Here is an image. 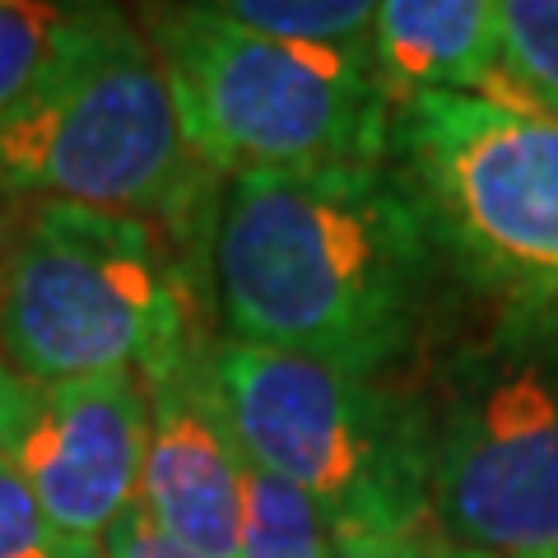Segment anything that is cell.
I'll return each mask as SVG.
<instances>
[{
    "label": "cell",
    "instance_id": "obj_18",
    "mask_svg": "<svg viewBox=\"0 0 558 558\" xmlns=\"http://www.w3.org/2000/svg\"><path fill=\"white\" fill-rule=\"evenodd\" d=\"M20 215H24V196L0 182V270H5V256H10L14 229H20Z\"/></svg>",
    "mask_w": 558,
    "mask_h": 558
},
{
    "label": "cell",
    "instance_id": "obj_7",
    "mask_svg": "<svg viewBox=\"0 0 558 558\" xmlns=\"http://www.w3.org/2000/svg\"><path fill=\"white\" fill-rule=\"evenodd\" d=\"M428 428V508L488 558L558 554V344L494 330L447 363Z\"/></svg>",
    "mask_w": 558,
    "mask_h": 558
},
{
    "label": "cell",
    "instance_id": "obj_16",
    "mask_svg": "<svg viewBox=\"0 0 558 558\" xmlns=\"http://www.w3.org/2000/svg\"><path fill=\"white\" fill-rule=\"evenodd\" d=\"M330 558H488V554L451 539L438 526V517H428V521H414V526H405V531L336 539V554Z\"/></svg>",
    "mask_w": 558,
    "mask_h": 558
},
{
    "label": "cell",
    "instance_id": "obj_10",
    "mask_svg": "<svg viewBox=\"0 0 558 558\" xmlns=\"http://www.w3.org/2000/svg\"><path fill=\"white\" fill-rule=\"evenodd\" d=\"M373 70L387 98L461 94L517 108L502 75L494 0H387L377 5Z\"/></svg>",
    "mask_w": 558,
    "mask_h": 558
},
{
    "label": "cell",
    "instance_id": "obj_8",
    "mask_svg": "<svg viewBox=\"0 0 558 558\" xmlns=\"http://www.w3.org/2000/svg\"><path fill=\"white\" fill-rule=\"evenodd\" d=\"M149 405L135 373L28 381L0 368V457L47 521L102 545L140 502Z\"/></svg>",
    "mask_w": 558,
    "mask_h": 558
},
{
    "label": "cell",
    "instance_id": "obj_15",
    "mask_svg": "<svg viewBox=\"0 0 558 558\" xmlns=\"http://www.w3.org/2000/svg\"><path fill=\"white\" fill-rule=\"evenodd\" d=\"M0 558H102V545L51 526L14 465L0 457Z\"/></svg>",
    "mask_w": 558,
    "mask_h": 558
},
{
    "label": "cell",
    "instance_id": "obj_5",
    "mask_svg": "<svg viewBox=\"0 0 558 558\" xmlns=\"http://www.w3.org/2000/svg\"><path fill=\"white\" fill-rule=\"evenodd\" d=\"M219 391L247 461L317 502L330 539L428 521L424 396L391 373L219 336Z\"/></svg>",
    "mask_w": 558,
    "mask_h": 558
},
{
    "label": "cell",
    "instance_id": "obj_2",
    "mask_svg": "<svg viewBox=\"0 0 558 558\" xmlns=\"http://www.w3.org/2000/svg\"><path fill=\"white\" fill-rule=\"evenodd\" d=\"M0 182L24 201L149 223L205 256L223 196L186 140L159 51L108 5H84L61 65L0 117Z\"/></svg>",
    "mask_w": 558,
    "mask_h": 558
},
{
    "label": "cell",
    "instance_id": "obj_12",
    "mask_svg": "<svg viewBox=\"0 0 558 558\" xmlns=\"http://www.w3.org/2000/svg\"><path fill=\"white\" fill-rule=\"evenodd\" d=\"M223 14L233 24L260 33V38L373 61V28H377L373 0H229Z\"/></svg>",
    "mask_w": 558,
    "mask_h": 558
},
{
    "label": "cell",
    "instance_id": "obj_3",
    "mask_svg": "<svg viewBox=\"0 0 558 558\" xmlns=\"http://www.w3.org/2000/svg\"><path fill=\"white\" fill-rule=\"evenodd\" d=\"M209 256L149 223L24 201L0 270V368L28 381L145 377L209 330Z\"/></svg>",
    "mask_w": 558,
    "mask_h": 558
},
{
    "label": "cell",
    "instance_id": "obj_4",
    "mask_svg": "<svg viewBox=\"0 0 558 558\" xmlns=\"http://www.w3.org/2000/svg\"><path fill=\"white\" fill-rule=\"evenodd\" d=\"M140 28L178 94L191 149L215 178H303L387 163L396 108L368 57L293 47L223 5H154Z\"/></svg>",
    "mask_w": 558,
    "mask_h": 558
},
{
    "label": "cell",
    "instance_id": "obj_1",
    "mask_svg": "<svg viewBox=\"0 0 558 558\" xmlns=\"http://www.w3.org/2000/svg\"><path fill=\"white\" fill-rule=\"evenodd\" d=\"M438 238L410 182L377 168L238 178L209 233L223 340L391 373L414 340Z\"/></svg>",
    "mask_w": 558,
    "mask_h": 558
},
{
    "label": "cell",
    "instance_id": "obj_6",
    "mask_svg": "<svg viewBox=\"0 0 558 558\" xmlns=\"http://www.w3.org/2000/svg\"><path fill=\"white\" fill-rule=\"evenodd\" d=\"M391 140L438 252L498 326L558 344V121L488 98H410Z\"/></svg>",
    "mask_w": 558,
    "mask_h": 558
},
{
    "label": "cell",
    "instance_id": "obj_19",
    "mask_svg": "<svg viewBox=\"0 0 558 558\" xmlns=\"http://www.w3.org/2000/svg\"><path fill=\"white\" fill-rule=\"evenodd\" d=\"M554 558H558V554H554Z\"/></svg>",
    "mask_w": 558,
    "mask_h": 558
},
{
    "label": "cell",
    "instance_id": "obj_17",
    "mask_svg": "<svg viewBox=\"0 0 558 558\" xmlns=\"http://www.w3.org/2000/svg\"><path fill=\"white\" fill-rule=\"evenodd\" d=\"M102 558H191V554L172 545V539L145 517V508L135 502V508L102 535Z\"/></svg>",
    "mask_w": 558,
    "mask_h": 558
},
{
    "label": "cell",
    "instance_id": "obj_13",
    "mask_svg": "<svg viewBox=\"0 0 558 558\" xmlns=\"http://www.w3.org/2000/svg\"><path fill=\"white\" fill-rule=\"evenodd\" d=\"M84 24V5H28L0 0V117L38 94V84L61 65Z\"/></svg>",
    "mask_w": 558,
    "mask_h": 558
},
{
    "label": "cell",
    "instance_id": "obj_9",
    "mask_svg": "<svg viewBox=\"0 0 558 558\" xmlns=\"http://www.w3.org/2000/svg\"><path fill=\"white\" fill-rule=\"evenodd\" d=\"M219 336L201 330L145 373V475L140 508L191 558H238L247 451L219 391Z\"/></svg>",
    "mask_w": 558,
    "mask_h": 558
},
{
    "label": "cell",
    "instance_id": "obj_11",
    "mask_svg": "<svg viewBox=\"0 0 558 558\" xmlns=\"http://www.w3.org/2000/svg\"><path fill=\"white\" fill-rule=\"evenodd\" d=\"M330 554H336V539H330V526L317 502L289 480H279L260 465H247L238 558H330Z\"/></svg>",
    "mask_w": 558,
    "mask_h": 558
},
{
    "label": "cell",
    "instance_id": "obj_14",
    "mask_svg": "<svg viewBox=\"0 0 558 558\" xmlns=\"http://www.w3.org/2000/svg\"><path fill=\"white\" fill-rule=\"evenodd\" d=\"M502 75L517 108L558 121V0H502Z\"/></svg>",
    "mask_w": 558,
    "mask_h": 558
}]
</instances>
